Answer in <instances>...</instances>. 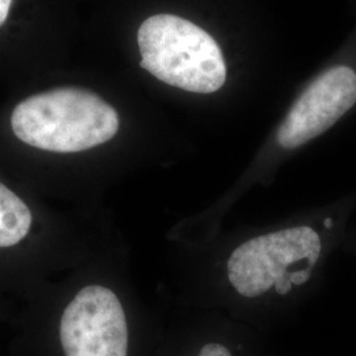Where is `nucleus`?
Here are the masks:
<instances>
[{
	"mask_svg": "<svg viewBox=\"0 0 356 356\" xmlns=\"http://www.w3.org/2000/svg\"><path fill=\"white\" fill-rule=\"evenodd\" d=\"M356 213V191L266 225L222 229L181 247L182 297L191 306L261 318L318 291Z\"/></svg>",
	"mask_w": 356,
	"mask_h": 356,
	"instance_id": "1",
	"label": "nucleus"
},
{
	"mask_svg": "<svg viewBox=\"0 0 356 356\" xmlns=\"http://www.w3.org/2000/svg\"><path fill=\"white\" fill-rule=\"evenodd\" d=\"M356 104V73L335 66L319 76L293 103L276 129L270 147L242 177L204 209L194 213L191 226L202 235H216L234 206L256 186H268L282 157L335 126Z\"/></svg>",
	"mask_w": 356,
	"mask_h": 356,
	"instance_id": "2",
	"label": "nucleus"
},
{
	"mask_svg": "<svg viewBox=\"0 0 356 356\" xmlns=\"http://www.w3.org/2000/svg\"><path fill=\"white\" fill-rule=\"evenodd\" d=\"M11 127L16 138L31 147L76 153L113 140L120 129V116L92 91L60 88L19 103Z\"/></svg>",
	"mask_w": 356,
	"mask_h": 356,
	"instance_id": "3",
	"label": "nucleus"
},
{
	"mask_svg": "<svg viewBox=\"0 0 356 356\" xmlns=\"http://www.w3.org/2000/svg\"><path fill=\"white\" fill-rule=\"evenodd\" d=\"M140 66L169 86L213 94L226 82V63L216 40L175 15L148 17L138 32Z\"/></svg>",
	"mask_w": 356,
	"mask_h": 356,
	"instance_id": "4",
	"label": "nucleus"
},
{
	"mask_svg": "<svg viewBox=\"0 0 356 356\" xmlns=\"http://www.w3.org/2000/svg\"><path fill=\"white\" fill-rule=\"evenodd\" d=\"M66 356H128L126 306L114 288L91 284L65 309L60 326Z\"/></svg>",
	"mask_w": 356,
	"mask_h": 356,
	"instance_id": "5",
	"label": "nucleus"
},
{
	"mask_svg": "<svg viewBox=\"0 0 356 356\" xmlns=\"http://www.w3.org/2000/svg\"><path fill=\"white\" fill-rule=\"evenodd\" d=\"M32 225L31 210L0 182V248L22 242Z\"/></svg>",
	"mask_w": 356,
	"mask_h": 356,
	"instance_id": "6",
	"label": "nucleus"
},
{
	"mask_svg": "<svg viewBox=\"0 0 356 356\" xmlns=\"http://www.w3.org/2000/svg\"><path fill=\"white\" fill-rule=\"evenodd\" d=\"M191 356H236V353L225 338L210 337L202 339Z\"/></svg>",
	"mask_w": 356,
	"mask_h": 356,
	"instance_id": "7",
	"label": "nucleus"
},
{
	"mask_svg": "<svg viewBox=\"0 0 356 356\" xmlns=\"http://www.w3.org/2000/svg\"><path fill=\"white\" fill-rule=\"evenodd\" d=\"M341 251L356 259V225L351 223L346 231L343 241L341 244Z\"/></svg>",
	"mask_w": 356,
	"mask_h": 356,
	"instance_id": "8",
	"label": "nucleus"
},
{
	"mask_svg": "<svg viewBox=\"0 0 356 356\" xmlns=\"http://www.w3.org/2000/svg\"><path fill=\"white\" fill-rule=\"evenodd\" d=\"M11 6H13V0H0V26L6 23Z\"/></svg>",
	"mask_w": 356,
	"mask_h": 356,
	"instance_id": "9",
	"label": "nucleus"
}]
</instances>
